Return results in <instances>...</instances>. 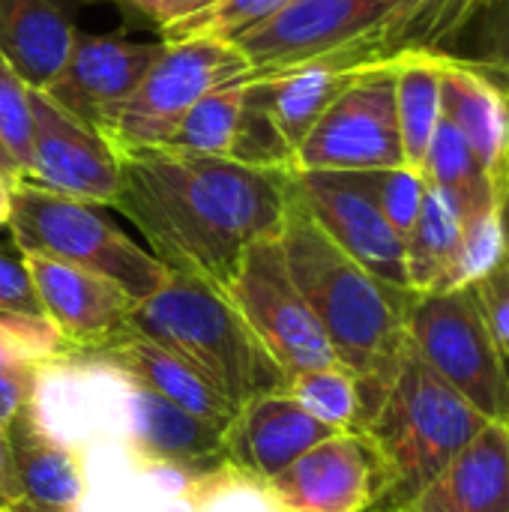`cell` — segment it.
<instances>
[{"label": "cell", "instance_id": "cell-1", "mask_svg": "<svg viewBox=\"0 0 509 512\" xmlns=\"http://www.w3.org/2000/svg\"><path fill=\"white\" fill-rule=\"evenodd\" d=\"M114 207L147 237L168 273L228 291L252 243L279 237L291 171L168 147H123Z\"/></svg>", "mask_w": 509, "mask_h": 512}, {"label": "cell", "instance_id": "cell-2", "mask_svg": "<svg viewBox=\"0 0 509 512\" xmlns=\"http://www.w3.org/2000/svg\"><path fill=\"white\" fill-rule=\"evenodd\" d=\"M279 246L291 282L327 333L339 366L360 381L366 429L408 345L405 318L417 291L381 282L342 252L303 207L291 180Z\"/></svg>", "mask_w": 509, "mask_h": 512}, {"label": "cell", "instance_id": "cell-3", "mask_svg": "<svg viewBox=\"0 0 509 512\" xmlns=\"http://www.w3.org/2000/svg\"><path fill=\"white\" fill-rule=\"evenodd\" d=\"M126 330L165 345L231 408L288 390V375L264 351L231 297L198 276L171 273L150 300L132 309Z\"/></svg>", "mask_w": 509, "mask_h": 512}, {"label": "cell", "instance_id": "cell-4", "mask_svg": "<svg viewBox=\"0 0 509 512\" xmlns=\"http://www.w3.org/2000/svg\"><path fill=\"white\" fill-rule=\"evenodd\" d=\"M486 423L408 342L387 396L363 429L387 471V492L375 512L405 510Z\"/></svg>", "mask_w": 509, "mask_h": 512}, {"label": "cell", "instance_id": "cell-5", "mask_svg": "<svg viewBox=\"0 0 509 512\" xmlns=\"http://www.w3.org/2000/svg\"><path fill=\"white\" fill-rule=\"evenodd\" d=\"M6 228L21 255H45L87 273H96L138 306L165 282L168 267L129 240L96 204L66 198L33 183H18L9 192Z\"/></svg>", "mask_w": 509, "mask_h": 512}, {"label": "cell", "instance_id": "cell-6", "mask_svg": "<svg viewBox=\"0 0 509 512\" xmlns=\"http://www.w3.org/2000/svg\"><path fill=\"white\" fill-rule=\"evenodd\" d=\"M393 0H288L264 24L231 45L246 57L252 78L279 75L327 57L393 63Z\"/></svg>", "mask_w": 509, "mask_h": 512}, {"label": "cell", "instance_id": "cell-7", "mask_svg": "<svg viewBox=\"0 0 509 512\" xmlns=\"http://www.w3.org/2000/svg\"><path fill=\"white\" fill-rule=\"evenodd\" d=\"M240 78H252V69L231 42H165L156 63L120 102L99 117L96 129L114 150L162 147L201 96Z\"/></svg>", "mask_w": 509, "mask_h": 512}, {"label": "cell", "instance_id": "cell-8", "mask_svg": "<svg viewBox=\"0 0 509 512\" xmlns=\"http://www.w3.org/2000/svg\"><path fill=\"white\" fill-rule=\"evenodd\" d=\"M405 333L414 351L489 423H509V366L474 288L414 294Z\"/></svg>", "mask_w": 509, "mask_h": 512}, {"label": "cell", "instance_id": "cell-9", "mask_svg": "<svg viewBox=\"0 0 509 512\" xmlns=\"http://www.w3.org/2000/svg\"><path fill=\"white\" fill-rule=\"evenodd\" d=\"M132 375L105 354L75 351L36 369L30 420L51 441L87 453L102 444H126Z\"/></svg>", "mask_w": 509, "mask_h": 512}, {"label": "cell", "instance_id": "cell-10", "mask_svg": "<svg viewBox=\"0 0 509 512\" xmlns=\"http://www.w3.org/2000/svg\"><path fill=\"white\" fill-rule=\"evenodd\" d=\"M405 165L393 63L366 66L294 153V171H384Z\"/></svg>", "mask_w": 509, "mask_h": 512}, {"label": "cell", "instance_id": "cell-11", "mask_svg": "<svg viewBox=\"0 0 509 512\" xmlns=\"http://www.w3.org/2000/svg\"><path fill=\"white\" fill-rule=\"evenodd\" d=\"M225 294L288 378L339 363L327 333L291 282L279 237L249 246Z\"/></svg>", "mask_w": 509, "mask_h": 512}, {"label": "cell", "instance_id": "cell-12", "mask_svg": "<svg viewBox=\"0 0 509 512\" xmlns=\"http://www.w3.org/2000/svg\"><path fill=\"white\" fill-rule=\"evenodd\" d=\"M267 489L279 512H372L387 492V471L366 432H336Z\"/></svg>", "mask_w": 509, "mask_h": 512}, {"label": "cell", "instance_id": "cell-13", "mask_svg": "<svg viewBox=\"0 0 509 512\" xmlns=\"http://www.w3.org/2000/svg\"><path fill=\"white\" fill-rule=\"evenodd\" d=\"M291 183L303 207L342 252L381 282L408 288L405 240L384 219L354 171H291Z\"/></svg>", "mask_w": 509, "mask_h": 512}, {"label": "cell", "instance_id": "cell-14", "mask_svg": "<svg viewBox=\"0 0 509 512\" xmlns=\"http://www.w3.org/2000/svg\"><path fill=\"white\" fill-rule=\"evenodd\" d=\"M33 156L24 183L78 198L96 207H114L120 189V162L102 132L84 126L69 111L33 90Z\"/></svg>", "mask_w": 509, "mask_h": 512}, {"label": "cell", "instance_id": "cell-15", "mask_svg": "<svg viewBox=\"0 0 509 512\" xmlns=\"http://www.w3.org/2000/svg\"><path fill=\"white\" fill-rule=\"evenodd\" d=\"M21 264L45 318L57 327L72 354H96L126 330L135 303L114 282L45 255H21Z\"/></svg>", "mask_w": 509, "mask_h": 512}, {"label": "cell", "instance_id": "cell-16", "mask_svg": "<svg viewBox=\"0 0 509 512\" xmlns=\"http://www.w3.org/2000/svg\"><path fill=\"white\" fill-rule=\"evenodd\" d=\"M162 48L165 42H138L129 39L123 30L114 33L78 30L63 72L42 93L84 126L96 129L99 117L144 78V72L156 63Z\"/></svg>", "mask_w": 509, "mask_h": 512}, {"label": "cell", "instance_id": "cell-17", "mask_svg": "<svg viewBox=\"0 0 509 512\" xmlns=\"http://www.w3.org/2000/svg\"><path fill=\"white\" fill-rule=\"evenodd\" d=\"M441 114L468 141L495 201L509 198L507 78L462 54H441Z\"/></svg>", "mask_w": 509, "mask_h": 512}, {"label": "cell", "instance_id": "cell-18", "mask_svg": "<svg viewBox=\"0 0 509 512\" xmlns=\"http://www.w3.org/2000/svg\"><path fill=\"white\" fill-rule=\"evenodd\" d=\"M336 432L315 420L288 393H270L237 408L225 432V459L237 471L270 483L315 444Z\"/></svg>", "mask_w": 509, "mask_h": 512}, {"label": "cell", "instance_id": "cell-19", "mask_svg": "<svg viewBox=\"0 0 509 512\" xmlns=\"http://www.w3.org/2000/svg\"><path fill=\"white\" fill-rule=\"evenodd\" d=\"M402 512H509V423H486Z\"/></svg>", "mask_w": 509, "mask_h": 512}, {"label": "cell", "instance_id": "cell-20", "mask_svg": "<svg viewBox=\"0 0 509 512\" xmlns=\"http://www.w3.org/2000/svg\"><path fill=\"white\" fill-rule=\"evenodd\" d=\"M126 447L141 462H168L204 477L222 468L225 459V432L195 420L192 414L159 399L132 378L129 399V435Z\"/></svg>", "mask_w": 509, "mask_h": 512}, {"label": "cell", "instance_id": "cell-21", "mask_svg": "<svg viewBox=\"0 0 509 512\" xmlns=\"http://www.w3.org/2000/svg\"><path fill=\"white\" fill-rule=\"evenodd\" d=\"M75 33L60 0H0V57L30 90L42 93L57 81Z\"/></svg>", "mask_w": 509, "mask_h": 512}, {"label": "cell", "instance_id": "cell-22", "mask_svg": "<svg viewBox=\"0 0 509 512\" xmlns=\"http://www.w3.org/2000/svg\"><path fill=\"white\" fill-rule=\"evenodd\" d=\"M96 354H105L126 375H132L141 387H147L159 399L171 402L174 408L192 414L195 420H201L219 432H228V426L234 423L237 408H231L198 372H192L165 345L144 339L132 330H123L111 345H105Z\"/></svg>", "mask_w": 509, "mask_h": 512}, {"label": "cell", "instance_id": "cell-23", "mask_svg": "<svg viewBox=\"0 0 509 512\" xmlns=\"http://www.w3.org/2000/svg\"><path fill=\"white\" fill-rule=\"evenodd\" d=\"M6 432L24 501L39 512L75 510L87 489L84 456L39 432L27 408L12 420Z\"/></svg>", "mask_w": 509, "mask_h": 512}, {"label": "cell", "instance_id": "cell-24", "mask_svg": "<svg viewBox=\"0 0 509 512\" xmlns=\"http://www.w3.org/2000/svg\"><path fill=\"white\" fill-rule=\"evenodd\" d=\"M366 66L369 63H360L354 57H327L264 78L270 90L273 117L294 153L303 144V138L312 132V126L324 117V111L342 96V90Z\"/></svg>", "mask_w": 509, "mask_h": 512}, {"label": "cell", "instance_id": "cell-25", "mask_svg": "<svg viewBox=\"0 0 509 512\" xmlns=\"http://www.w3.org/2000/svg\"><path fill=\"white\" fill-rule=\"evenodd\" d=\"M492 0H393L390 48L402 54H456Z\"/></svg>", "mask_w": 509, "mask_h": 512}, {"label": "cell", "instance_id": "cell-26", "mask_svg": "<svg viewBox=\"0 0 509 512\" xmlns=\"http://www.w3.org/2000/svg\"><path fill=\"white\" fill-rule=\"evenodd\" d=\"M396 72V120L405 165L420 171L441 123V54H402Z\"/></svg>", "mask_w": 509, "mask_h": 512}, {"label": "cell", "instance_id": "cell-27", "mask_svg": "<svg viewBox=\"0 0 509 512\" xmlns=\"http://www.w3.org/2000/svg\"><path fill=\"white\" fill-rule=\"evenodd\" d=\"M462 213L459 207L435 186L426 183V198L414 228L405 237V270L408 288L417 294L435 291L450 273L459 246H462Z\"/></svg>", "mask_w": 509, "mask_h": 512}, {"label": "cell", "instance_id": "cell-28", "mask_svg": "<svg viewBox=\"0 0 509 512\" xmlns=\"http://www.w3.org/2000/svg\"><path fill=\"white\" fill-rule=\"evenodd\" d=\"M420 174L426 177L429 186L441 189L459 207L462 222H468L471 216H477L480 210H486L495 201L492 186H489L477 156L471 153L462 132L444 114L432 135V144H429Z\"/></svg>", "mask_w": 509, "mask_h": 512}, {"label": "cell", "instance_id": "cell-29", "mask_svg": "<svg viewBox=\"0 0 509 512\" xmlns=\"http://www.w3.org/2000/svg\"><path fill=\"white\" fill-rule=\"evenodd\" d=\"M246 81L240 78L234 84H225L207 96H201L186 117L177 123L171 138L162 144L177 153H198V156H231L237 123H240V108L246 96Z\"/></svg>", "mask_w": 509, "mask_h": 512}, {"label": "cell", "instance_id": "cell-30", "mask_svg": "<svg viewBox=\"0 0 509 512\" xmlns=\"http://www.w3.org/2000/svg\"><path fill=\"white\" fill-rule=\"evenodd\" d=\"M504 264H509V198L492 201L486 210L465 222L459 255L435 291L471 288Z\"/></svg>", "mask_w": 509, "mask_h": 512}, {"label": "cell", "instance_id": "cell-31", "mask_svg": "<svg viewBox=\"0 0 509 512\" xmlns=\"http://www.w3.org/2000/svg\"><path fill=\"white\" fill-rule=\"evenodd\" d=\"M240 165L252 168H270V171H294V150L285 141L273 108H270V90L264 78L246 81V96L240 108V123L234 135L231 156Z\"/></svg>", "mask_w": 509, "mask_h": 512}, {"label": "cell", "instance_id": "cell-32", "mask_svg": "<svg viewBox=\"0 0 509 512\" xmlns=\"http://www.w3.org/2000/svg\"><path fill=\"white\" fill-rule=\"evenodd\" d=\"M291 399H297L315 420L333 432H363V393L360 381L345 366L309 369L288 378Z\"/></svg>", "mask_w": 509, "mask_h": 512}, {"label": "cell", "instance_id": "cell-33", "mask_svg": "<svg viewBox=\"0 0 509 512\" xmlns=\"http://www.w3.org/2000/svg\"><path fill=\"white\" fill-rule=\"evenodd\" d=\"M288 0H204L189 15L162 27V42L180 39H222L234 42L252 27L264 24Z\"/></svg>", "mask_w": 509, "mask_h": 512}, {"label": "cell", "instance_id": "cell-34", "mask_svg": "<svg viewBox=\"0 0 509 512\" xmlns=\"http://www.w3.org/2000/svg\"><path fill=\"white\" fill-rule=\"evenodd\" d=\"M189 498L195 512H279L267 483L237 471L228 462L198 477L189 489Z\"/></svg>", "mask_w": 509, "mask_h": 512}, {"label": "cell", "instance_id": "cell-35", "mask_svg": "<svg viewBox=\"0 0 509 512\" xmlns=\"http://www.w3.org/2000/svg\"><path fill=\"white\" fill-rule=\"evenodd\" d=\"M363 189L372 195L384 219L393 225V231L405 240L414 228L423 198H426V177L408 165L384 168V171H354Z\"/></svg>", "mask_w": 509, "mask_h": 512}, {"label": "cell", "instance_id": "cell-36", "mask_svg": "<svg viewBox=\"0 0 509 512\" xmlns=\"http://www.w3.org/2000/svg\"><path fill=\"white\" fill-rule=\"evenodd\" d=\"M33 90L0 57V141L27 177L33 156Z\"/></svg>", "mask_w": 509, "mask_h": 512}, {"label": "cell", "instance_id": "cell-37", "mask_svg": "<svg viewBox=\"0 0 509 512\" xmlns=\"http://www.w3.org/2000/svg\"><path fill=\"white\" fill-rule=\"evenodd\" d=\"M468 36L474 48L465 51L462 57L504 75L509 81V0H492L480 12Z\"/></svg>", "mask_w": 509, "mask_h": 512}, {"label": "cell", "instance_id": "cell-38", "mask_svg": "<svg viewBox=\"0 0 509 512\" xmlns=\"http://www.w3.org/2000/svg\"><path fill=\"white\" fill-rule=\"evenodd\" d=\"M471 288L477 294V303L483 309L489 333L509 366V264H504L501 270H495L492 276H486L483 282H477Z\"/></svg>", "mask_w": 509, "mask_h": 512}, {"label": "cell", "instance_id": "cell-39", "mask_svg": "<svg viewBox=\"0 0 509 512\" xmlns=\"http://www.w3.org/2000/svg\"><path fill=\"white\" fill-rule=\"evenodd\" d=\"M0 315H45L21 261L0 252Z\"/></svg>", "mask_w": 509, "mask_h": 512}, {"label": "cell", "instance_id": "cell-40", "mask_svg": "<svg viewBox=\"0 0 509 512\" xmlns=\"http://www.w3.org/2000/svg\"><path fill=\"white\" fill-rule=\"evenodd\" d=\"M36 369L39 366H27V363L0 366V429H9L12 420L30 405Z\"/></svg>", "mask_w": 509, "mask_h": 512}, {"label": "cell", "instance_id": "cell-41", "mask_svg": "<svg viewBox=\"0 0 509 512\" xmlns=\"http://www.w3.org/2000/svg\"><path fill=\"white\" fill-rule=\"evenodd\" d=\"M123 3L138 9L141 15L153 18L159 24V30H162V27L174 24L177 18L189 15L192 9H198L204 0H123Z\"/></svg>", "mask_w": 509, "mask_h": 512}, {"label": "cell", "instance_id": "cell-42", "mask_svg": "<svg viewBox=\"0 0 509 512\" xmlns=\"http://www.w3.org/2000/svg\"><path fill=\"white\" fill-rule=\"evenodd\" d=\"M24 501L21 495V483L15 474V459H12V444H9V432L0 429V510L9 504Z\"/></svg>", "mask_w": 509, "mask_h": 512}, {"label": "cell", "instance_id": "cell-43", "mask_svg": "<svg viewBox=\"0 0 509 512\" xmlns=\"http://www.w3.org/2000/svg\"><path fill=\"white\" fill-rule=\"evenodd\" d=\"M0 180L12 189V186H18L24 177H21V168H18V162L9 156V150L3 147V141H0Z\"/></svg>", "mask_w": 509, "mask_h": 512}, {"label": "cell", "instance_id": "cell-44", "mask_svg": "<svg viewBox=\"0 0 509 512\" xmlns=\"http://www.w3.org/2000/svg\"><path fill=\"white\" fill-rule=\"evenodd\" d=\"M147 512H195V504H192V498L186 492V495L171 498V501H165V504H159V507H153V510Z\"/></svg>", "mask_w": 509, "mask_h": 512}, {"label": "cell", "instance_id": "cell-45", "mask_svg": "<svg viewBox=\"0 0 509 512\" xmlns=\"http://www.w3.org/2000/svg\"><path fill=\"white\" fill-rule=\"evenodd\" d=\"M9 186L0 180V225H6V219H9Z\"/></svg>", "mask_w": 509, "mask_h": 512}, {"label": "cell", "instance_id": "cell-46", "mask_svg": "<svg viewBox=\"0 0 509 512\" xmlns=\"http://www.w3.org/2000/svg\"><path fill=\"white\" fill-rule=\"evenodd\" d=\"M9 363H18L9 351H6V345L0 342V366H9Z\"/></svg>", "mask_w": 509, "mask_h": 512}, {"label": "cell", "instance_id": "cell-47", "mask_svg": "<svg viewBox=\"0 0 509 512\" xmlns=\"http://www.w3.org/2000/svg\"><path fill=\"white\" fill-rule=\"evenodd\" d=\"M372 512H375V510H372Z\"/></svg>", "mask_w": 509, "mask_h": 512}]
</instances>
